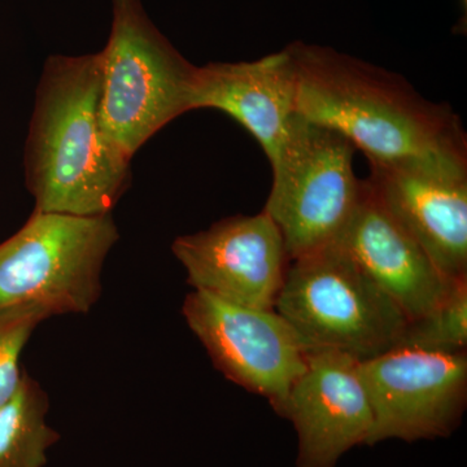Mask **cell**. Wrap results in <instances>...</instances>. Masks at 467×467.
I'll use <instances>...</instances> for the list:
<instances>
[{
    "instance_id": "1",
    "label": "cell",
    "mask_w": 467,
    "mask_h": 467,
    "mask_svg": "<svg viewBox=\"0 0 467 467\" xmlns=\"http://www.w3.org/2000/svg\"><path fill=\"white\" fill-rule=\"evenodd\" d=\"M297 73V112L333 129L370 161L467 150L459 116L404 77L318 45L287 46Z\"/></svg>"
},
{
    "instance_id": "2",
    "label": "cell",
    "mask_w": 467,
    "mask_h": 467,
    "mask_svg": "<svg viewBox=\"0 0 467 467\" xmlns=\"http://www.w3.org/2000/svg\"><path fill=\"white\" fill-rule=\"evenodd\" d=\"M99 95V52L46 61L26 150L34 211L107 216L128 189L130 161L101 133Z\"/></svg>"
},
{
    "instance_id": "3",
    "label": "cell",
    "mask_w": 467,
    "mask_h": 467,
    "mask_svg": "<svg viewBox=\"0 0 467 467\" xmlns=\"http://www.w3.org/2000/svg\"><path fill=\"white\" fill-rule=\"evenodd\" d=\"M109 42L100 58L99 125L130 161L150 138L193 110L198 67L169 42L140 0H112Z\"/></svg>"
},
{
    "instance_id": "4",
    "label": "cell",
    "mask_w": 467,
    "mask_h": 467,
    "mask_svg": "<svg viewBox=\"0 0 467 467\" xmlns=\"http://www.w3.org/2000/svg\"><path fill=\"white\" fill-rule=\"evenodd\" d=\"M275 310L310 349L337 350L358 361L395 348L409 324L335 243L290 261Z\"/></svg>"
},
{
    "instance_id": "5",
    "label": "cell",
    "mask_w": 467,
    "mask_h": 467,
    "mask_svg": "<svg viewBox=\"0 0 467 467\" xmlns=\"http://www.w3.org/2000/svg\"><path fill=\"white\" fill-rule=\"evenodd\" d=\"M117 241L110 214L34 211L0 244V308L33 304L51 317L88 313L99 299L101 269Z\"/></svg>"
},
{
    "instance_id": "6",
    "label": "cell",
    "mask_w": 467,
    "mask_h": 467,
    "mask_svg": "<svg viewBox=\"0 0 467 467\" xmlns=\"http://www.w3.org/2000/svg\"><path fill=\"white\" fill-rule=\"evenodd\" d=\"M355 146L342 134L300 115L273 161L264 211L284 236L291 260L334 244L361 198Z\"/></svg>"
},
{
    "instance_id": "7",
    "label": "cell",
    "mask_w": 467,
    "mask_h": 467,
    "mask_svg": "<svg viewBox=\"0 0 467 467\" xmlns=\"http://www.w3.org/2000/svg\"><path fill=\"white\" fill-rule=\"evenodd\" d=\"M182 315L214 367L266 399L281 416L312 350L296 330L275 309L239 306L199 290L187 295Z\"/></svg>"
},
{
    "instance_id": "8",
    "label": "cell",
    "mask_w": 467,
    "mask_h": 467,
    "mask_svg": "<svg viewBox=\"0 0 467 467\" xmlns=\"http://www.w3.org/2000/svg\"><path fill=\"white\" fill-rule=\"evenodd\" d=\"M374 423L367 445L445 438L467 401V353L392 348L359 361Z\"/></svg>"
},
{
    "instance_id": "9",
    "label": "cell",
    "mask_w": 467,
    "mask_h": 467,
    "mask_svg": "<svg viewBox=\"0 0 467 467\" xmlns=\"http://www.w3.org/2000/svg\"><path fill=\"white\" fill-rule=\"evenodd\" d=\"M384 207L451 281L467 278V150L370 161Z\"/></svg>"
},
{
    "instance_id": "10",
    "label": "cell",
    "mask_w": 467,
    "mask_h": 467,
    "mask_svg": "<svg viewBox=\"0 0 467 467\" xmlns=\"http://www.w3.org/2000/svg\"><path fill=\"white\" fill-rule=\"evenodd\" d=\"M171 251L193 290L257 309H275L290 264L281 230L264 209L180 236Z\"/></svg>"
},
{
    "instance_id": "11",
    "label": "cell",
    "mask_w": 467,
    "mask_h": 467,
    "mask_svg": "<svg viewBox=\"0 0 467 467\" xmlns=\"http://www.w3.org/2000/svg\"><path fill=\"white\" fill-rule=\"evenodd\" d=\"M281 417L297 434L295 467H337L347 451L367 445L374 416L358 359L337 350H310Z\"/></svg>"
},
{
    "instance_id": "12",
    "label": "cell",
    "mask_w": 467,
    "mask_h": 467,
    "mask_svg": "<svg viewBox=\"0 0 467 467\" xmlns=\"http://www.w3.org/2000/svg\"><path fill=\"white\" fill-rule=\"evenodd\" d=\"M335 244L402 310L409 322L435 309L454 282L441 275L420 243L384 207L368 180Z\"/></svg>"
},
{
    "instance_id": "13",
    "label": "cell",
    "mask_w": 467,
    "mask_h": 467,
    "mask_svg": "<svg viewBox=\"0 0 467 467\" xmlns=\"http://www.w3.org/2000/svg\"><path fill=\"white\" fill-rule=\"evenodd\" d=\"M192 109H220L233 117L273 161L299 116L297 73L290 50L257 60L198 67Z\"/></svg>"
},
{
    "instance_id": "14",
    "label": "cell",
    "mask_w": 467,
    "mask_h": 467,
    "mask_svg": "<svg viewBox=\"0 0 467 467\" xmlns=\"http://www.w3.org/2000/svg\"><path fill=\"white\" fill-rule=\"evenodd\" d=\"M48 399L24 373L16 391L0 405V467H43L58 434L47 423Z\"/></svg>"
},
{
    "instance_id": "15",
    "label": "cell",
    "mask_w": 467,
    "mask_h": 467,
    "mask_svg": "<svg viewBox=\"0 0 467 467\" xmlns=\"http://www.w3.org/2000/svg\"><path fill=\"white\" fill-rule=\"evenodd\" d=\"M467 347V278L451 284L435 309L409 322L395 348L436 353L463 352Z\"/></svg>"
},
{
    "instance_id": "16",
    "label": "cell",
    "mask_w": 467,
    "mask_h": 467,
    "mask_svg": "<svg viewBox=\"0 0 467 467\" xmlns=\"http://www.w3.org/2000/svg\"><path fill=\"white\" fill-rule=\"evenodd\" d=\"M50 317L45 309L33 304L0 308V405L20 384V356L34 328Z\"/></svg>"
}]
</instances>
